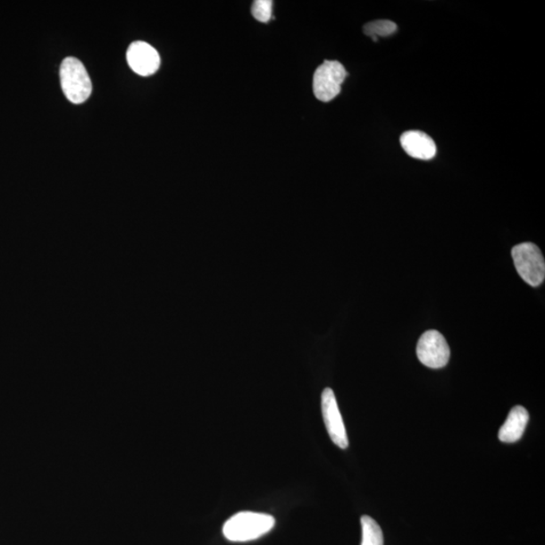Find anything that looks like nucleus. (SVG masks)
Returning <instances> with one entry per match:
<instances>
[{
	"label": "nucleus",
	"mask_w": 545,
	"mask_h": 545,
	"mask_svg": "<svg viewBox=\"0 0 545 545\" xmlns=\"http://www.w3.org/2000/svg\"><path fill=\"white\" fill-rule=\"evenodd\" d=\"M528 420L529 415L524 407H514L510 411L507 420H506L505 423L500 428L499 434H498L499 440L506 443L518 441L523 438Z\"/></svg>",
	"instance_id": "obj_9"
},
{
	"label": "nucleus",
	"mask_w": 545,
	"mask_h": 545,
	"mask_svg": "<svg viewBox=\"0 0 545 545\" xmlns=\"http://www.w3.org/2000/svg\"><path fill=\"white\" fill-rule=\"evenodd\" d=\"M400 143L403 150L415 159L432 160L436 155V145L433 139L423 131L404 132L400 138Z\"/></svg>",
	"instance_id": "obj_8"
},
{
	"label": "nucleus",
	"mask_w": 545,
	"mask_h": 545,
	"mask_svg": "<svg viewBox=\"0 0 545 545\" xmlns=\"http://www.w3.org/2000/svg\"><path fill=\"white\" fill-rule=\"evenodd\" d=\"M514 264L521 278L528 285L541 286L545 278V263L540 247L532 243H524L512 248Z\"/></svg>",
	"instance_id": "obj_3"
},
{
	"label": "nucleus",
	"mask_w": 545,
	"mask_h": 545,
	"mask_svg": "<svg viewBox=\"0 0 545 545\" xmlns=\"http://www.w3.org/2000/svg\"><path fill=\"white\" fill-rule=\"evenodd\" d=\"M322 408L326 431L334 445L342 449L348 447V440L344 420H342L336 395L331 388L324 389L322 396Z\"/></svg>",
	"instance_id": "obj_6"
},
{
	"label": "nucleus",
	"mask_w": 545,
	"mask_h": 545,
	"mask_svg": "<svg viewBox=\"0 0 545 545\" xmlns=\"http://www.w3.org/2000/svg\"><path fill=\"white\" fill-rule=\"evenodd\" d=\"M363 540L361 545H384L383 532L375 520L365 516L361 518Z\"/></svg>",
	"instance_id": "obj_10"
},
{
	"label": "nucleus",
	"mask_w": 545,
	"mask_h": 545,
	"mask_svg": "<svg viewBox=\"0 0 545 545\" xmlns=\"http://www.w3.org/2000/svg\"><path fill=\"white\" fill-rule=\"evenodd\" d=\"M364 32L377 42L378 37H388L396 33L397 25L395 22L387 20L372 21L364 27Z\"/></svg>",
	"instance_id": "obj_11"
},
{
	"label": "nucleus",
	"mask_w": 545,
	"mask_h": 545,
	"mask_svg": "<svg viewBox=\"0 0 545 545\" xmlns=\"http://www.w3.org/2000/svg\"><path fill=\"white\" fill-rule=\"evenodd\" d=\"M272 2L271 0H256L252 6V13L256 21L268 22L272 19Z\"/></svg>",
	"instance_id": "obj_12"
},
{
	"label": "nucleus",
	"mask_w": 545,
	"mask_h": 545,
	"mask_svg": "<svg viewBox=\"0 0 545 545\" xmlns=\"http://www.w3.org/2000/svg\"><path fill=\"white\" fill-rule=\"evenodd\" d=\"M416 353L419 361L432 369L446 367L450 356L448 342L438 331H428L420 337Z\"/></svg>",
	"instance_id": "obj_5"
},
{
	"label": "nucleus",
	"mask_w": 545,
	"mask_h": 545,
	"mask_svg": "<svg viewBox=\"0 0 545 545\" xmlns=\"http://www.w3.org/2000/svg\"><path fill=\"white\" fill-rule=\"evenodd\" d=\"M347 71L338 61H325L316 69L314 76V92L318 100L329 103L336 98L345 81Z\"/></svg>",
	"instance_id": "obj_4"
},
{
	"label": "nucleus",
	"mask_w": 545,
	"mask_h": 545,
	"mask_svg": "<svg viewBox=\"0 0 545 545\" xmlns=\"http://www.w3.org/2000/svg\"><path fill=\"white\" fill-rule=\"evenodd\" d=\"M127 59L132 71L144 77L157 72L161 64L157 50L145 42L132 43L128 50Z\"/></svg>",
	"instance_id": "obj_7"
},
{
	"label": "nucleus",
	"mask_w": 545,
	"mask_h": 545,
	"mask_svg": "<svg viewBox=\"0 0 545 545\" xmlns=\"http://www.w3.org/2000/svg\"><path fill=\"white\" fill-rule=\"evenodd\" d=\"M275 524V518L269 514L239 512L224 524L222 532L232 542L252 541L271 532Z\"/></svg>",
	"instance_id": "obj_1"
},
{
	"label": "nucleus",
	"mask_w": 545,
	"mask_h": 545,
	"mask_svg": "<svg viewBox=\"0 0 545 545\" xmlns=\"http://www.w3.org/2000/svg\"><path fill=\"white\" fill-rule=\"evenodd\" d=\"M60 81L66 98L74 105H81L92 93V83L87 68L80 60L68 57L60 67Z\"/></svg>",
	"instance_id": "obj_2"
}]
</instances>
